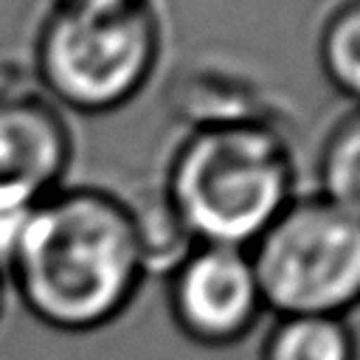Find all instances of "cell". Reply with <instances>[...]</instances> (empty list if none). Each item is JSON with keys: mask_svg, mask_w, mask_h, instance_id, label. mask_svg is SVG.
I'll use <instances>...</instances> for the list:
<instances>
[{"mask_svg": "<svg viewBox=\"0 0 360 360\" xmlns=\"http://www.w3.org/2000/svg\"><path fill=\"white\" fill-rule=\"evenodd\" d=\"M318 59L332 87L360 107V0H340L318 34Z\"/></svg>", "mask_w": 360, "mask_h": 360, "instance_id": "cell-10", "label": "cell"}, {"mask_svg": "<svg viewBox=\"0 0 360 360\" xmlns=\"http://www.w3.org/2000/svg\"><path fill=\"white\" fill-rule=\"evenodd\" d=\"M6 287H3V270H0V315H3V301H6Z\"/></svg>", "mask_w": 360, "mask_h": 360, "instance_id": "cell-12", "label": "cell"}, {"mask_svg": "<svg viewBox=\"0 0 360 360\" xmlns=\"http://www.w3.org/2000/svg\"><path fill=\"white\" fill-rule=\"evenodd\" d=\"M321 197L360 219V107L343 115L318 155Z\"/></svg>", "mask_w": 360, "mask_h": 360, "instance_id": "cell-9", "label": "cell"}, {"mask_svg": "<svg viewBox=\"0 0 360 360\" xmlns=\"http://www.w3.org/2000/svg\"><path fill=\"white\" fill-rule=\"evenodd\" d=\"M124 202L135 228L143 270L169 276L194 250L197 242L177 214L174 202L169 200L166 188H146Z\"/></svg>", "mask_w": 360, "mask_h": 360, "instance_id": "cell-8", "label": "cell"}, {"mask_svg": "<svg viewBox=\"0 0 360 360\" xmlns=\"http://www.w3.org/2000/svg\"><path fill=\"white\" fill-rule=\"evenodd\" d=\"M259 360H360V340L349 318L276 315Z\"/></svg>", "mask_w": 360, "mask_h": 360, "instance_id": "cell-7", "label": "cell"}, {"mask_svg": "<svg viewBox=\"0 0 360 360\" xmlns=\"http://www.w3.org/2000/svg\"><path fill=\"white\" fill-rule=\"evenodd\" d=\"M163 188L197 245L250 250L295 200V158L262 115L205 124L177 146Z\"/></svg>", "mask_w": 360, "mask_h": 360, "instance_id": "cell-2", "label": "cell"}, {"mask_svg": "<svg viewBox=\"0 0 360 360\" xmlns=\"http://www.w3.org/2000/svg\"><path fill=\"white\" fill-rule=\"evenodd\" d=\"M6 273L20 304L68 335L112 323L146 276L127 202L101 188H59L34 205Z\"/></svg>", "mask_w": 360, "mask_h": 360, "instance_id": "cell-1", "label": "cell"}, {"mask_svg": "<svg viewBox=\"0 0 360 360\" xmlns=\"http://www.w3.org/2000/svg\"><path fill=\"white\" fill-rule=\"evenodd\" d=\"M250 262L273 318L360 309V219L321 194L295 197L253 242Z\"/></svg>", "mask_w": 360, "mask_h": 360, "instance_id": "cell-3", "label": "cell"}, {"mask_svg": "<svg viewBox=\"0 0 360 360\" xmlns=\"http://www.w3.org/2000/svg\"><path fill=\"white\" fill-rule=\"evenodd\" d=\"M160 56L152 3L90 14L53 8L37 37V73L48 96L76 112H110L149 82Z\"/></svg>", "mask_w": 360, "mask_h": 360, "instance_id": "cell-4", "label": "cell"}, {"mask_svg": "<svg viewBox=\"0 0 360 360\" xmlns=\"http://www.w3.org/2000/svg\"><path fill=\"white\" fill-rule=\"evenodd\" d=\"M149 0H56L59 8H73V11H90V14H110V11H124L135 8Z\"/></svg>", "mask_w": 360, "mask_h": 360, "instance_id": "cell-11", "label": "cell"}, {"mask_svg": "<svg viewBox=\"0 0 360 360\" xmlns=\"http://www.w3.org/2000/svg\"><path fill=\"white\" fill-rule=\"evenodd\" d=\"M70 155V129L53 101L0 70V219L59 191Z\"/></svg>", "mask_w": 360, "mask_h": 360, "instance_id": "cell-6", "label": "cell"}, {"mask_svg": "<svg viewBox=\"0 0 360 360\" xmlns=\"http://www.w3.org/2000/svg\"><path fill=\"white\" fill-rule=\"evenodd\" d=\"M264 312L250 250L194 245L169 273V315L197 346H233L256 329Z\"/></svg>", "mask_w": 360, "mask_h": 360, "instance_id": "cell-5", "label": "cell"}]
</instances>
